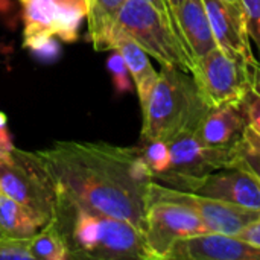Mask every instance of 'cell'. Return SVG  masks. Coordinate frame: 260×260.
Segmentation results:
<instances>
[{
  "mask_svg": "<svg viewBox=\"0 0 260 260\" xmlns=\"http://www.w3.org/2000/svg\"><path fill=\"white\" fill-rule=\"evenodd\" d=\"M111 50H117L122 55L131 75V79L134 81L140 107H143L158 78V72L152 67L149 55L131 37H128L119 29L113 30Z\"/></svg>",
  "mask_w": 260,
  "mask_h": 260,
  "instance_id": "2e32d148",
  "label": "cell"
},
{
  "mask_svg": "<svg viewBox=\"0 0 260 260\" xmlns=\"http://www.w3.org/2000/svg\"><path fill=\"white\" fill-rule=\"evenodd\" d=\"M29 254L32 260H69L67 245L53 221L30 238Z\"/></svg>",
  "mask_w": 260,
  "mask_h": 260,
  "instance_id": "d6986e66",
  "label": "cell"
},
{
  "mask_svg": "<svg viewBox=\"0 0 260 260\" xmlns=\"http://www.w3.org/2000/svg\"><path fill=\"white\" fill-rule=\"evenodd\" d=\"M113 53L107 59L108 72L113 76V84L117 93H126L131 90V75L128 72V67L122 58V55L117 50H111Z\"/></svg>",
  "mask_w": 260,
  "mask_h": 260,
  "instance_id": "7402d4cb",
  "label": "cell"
},
{
  "mask_svg": "<svg viewBox=\"0 0 260 260\" xmlns=\"http://www.w3.org/2000/svg\"><path fill=\"white\" fill-rule=\"evenodd\" d=\"M168 145L171 151V166L165 174L154 178L161 184L178 189L187 180L201 178L218 169L233 168L235 146H207L198 139L195 129L177 134Z\"/></svg>",
  "mask_w": 260,
  "mask_h": 260,
  "instance_id": "ba28073f",
  "label": "cell"
},
{
  "mask_svg": "<svg viewBox=\"0 0 260 260\" xmlns=\"http://www.w3.org/2000/svg\"><path fill=\"white\" fill-rule=\"evenodd\" d=\"M209 232L204 221L187 206L148 193L145 241L149 260H165L178 241Z\"/></svg>",
  "mask_w": 260,
  "mask_h": 260,
  "instance_id": "52a82bcc",
  "label": "cell"
},
{
  "mask_svg": "<svg viewBox=\"0 0 260 260\" xmlns=\"http://www.w3.org/2000/svg\"><path fill=\"white\" fill-rule=\"evenodd\" d=\"M233 166L245 169L260 183V134L250 125L235 145Z\"/></svg>",
  "mask_w": 260,
  "mask_h": 260,
  "instance_id": "ffe728a7",
  "label": "cell"
},
{
  "mask_svg": "<svg viewBox=\"0 0 260 260\" xmlns=\"http://www.w3.org/2000/svg\"><path fill=\"white\" fill-rule=\"evenodd\" d=\"M225 2H230L233 5H241V0H225Z\"/></svg>",
  "mask_w": 260,
  "mask_h": 260,
  "instance_id": "4dcf8cb0",
  "label": "cell"
},
{
  "mask_svg": "<svg viewBox=\"0 0 260 260\" xmlns=\"http://www.w3.org/2000/svg\"><path fill=\"white\" fill-rule=\"evenodd\" d=\"M58 227L69 259L149 260L145 233L128 221L82 209L58 195Z\"/></svg>",
  "mask_w": 260,
  "mask_h": 260,
  "instance_id": "7a4b0ae2",
  "label": "cell"
},
{
  "mask_svg": "<svg viewBox=\"0 0 260 260\" xmlns=\"http://www.w3.org/2000/svg\"><path fill=\"white\" fill-rule=\"evenodd\" d=\"M178 189L260 210V183L242 168H224L184 181Z\"/></svg>",
  "mask_w": 260,
  "mask_h": 260,
  "instance_id": "8fae6325",
  "label": "cell"
},
{
  "mask_svg": "<svg viewBox=\"0 0 260 260\" xmlns=\"http://www.w3.org/2000/svg\"><path fill=\"white\" fill-rule=\"evenodd\" d=\"M0 238H2V236H0Z\"/></svg>",
  "mask_w": 260,
  "mask_h": 260,
  "instance_id": "d6a6232c",
  "label": "cell"
},
{
  "mask_svg": "<svg viewBox=\"0 0 260 260\" xmlns=\"http://www.w3.org/2000/svg\"><path fill=\"white\" fill-rule=\"evenodd\" d=\"M203 2L218 47L241 55L251 64H257L251 50L248 24L242 5H233L225 0Z\"/></svg>",
  "mask_w": 260,
  "mask_h": 260,
  "instance_id": "4fadbf2b",
  "label": "cell"
},
{
  "mask_svg": "<svg viewBox=\"0 0 260 260\" xmlns=\"http://www.w3.org/2000/svg\"><path fill=\"white\" fill-rule=\"evenodd\" d=\"M184 0H166V3L169 5V8H171V12H172V15H174V18H175V12H177V9L181 6V3H183ZM175 21H177V18H175ZM178 26V24H177ZM180 30V29H178ZM181 35V34H180Z\"/></svg>",
  "mask_w": 260,
  "mask_h": 260,
  "instance_id": "f546056e",
  "label": "cell"
},
{
  "mask_svg": "<svg viewBox=\"0 0 260 260\" xmlns=\"http://www.w3.org/2000/svg\"><path fill=\"white\" fill-rule=\"evenodd\" d=\"M0 189L44 227L56 215L58 190L37 152L0 148Z\"/></svg>",
  "mask_w": 260,
  "mask_h": 260,
  "instance_id": "277c9868",
  "label": "cell"
},
{
  "mask_svg": "<svg viewBox=\"0 0 260 260\" xmlns=\"http://www.w3.org/2000/svg\"><path fill=\"white\" fill-rule=\"evenodd\" d=\"M260 64L221 47L212 49L195 62L193 78L209 107L241 101L256 81Z\"/></svg>",
  "mask_w": 260,
  "mask_h": 260,
  "instance_id": "8992f818",
  "label": "cell"
},
{
  "mask_svg": "<svg viewBox=\"0 0 260 260\" xmlns=\"http://www.w3.org/2000/svg\"><path fill=\"white\" fill-rule=\"evenodd\" d=\"M148 193L187 206L204 221L210 232L216 233L239 236L250 224L260 218V210L201 197L193 192L161 184L155 180L149 184Z\"/></svg>",
  "mask_w": 260,
  "mask_h": 260,
  "instance_id": "9c48e42d",
  "label": "cell"
},
{
  "mask_svg": "<svg viewBox=\"0 0 260 260\" xmlns=\"http://www.w3.org/2000/svg\"><path fill=\"white\" fill-rule=\"evenodd\" d=\"M248 120L242 101L210 107L195 129L198 139L212 148H232L241 139Z\"/></svg>",
  "mask_w": 260,
  "mask_h": 260,
  "instance_id": "5bb4252c",
  "label": "cell"
},
{
  "mask_svg": "<svg viewBox=\"0 0 260 260\" xmlns=\"http://www.w3.org/2000/svg\"><path fill=\"white\" fill-rule=\"evenodd\" d=\"M165 260H260V248L239 236L209 232L178 241Z\"/></svg>",
  "mask_w": 260,
  "mask_h": 260,
  "instance_id": "7c38bea8",
  "label": "cell"
},
{
  "mask_svg": "<svg viewBox=\"0 0 260 260\" xmlns=\"http://www.w3.org/2000/svg\"><path fill=\"white\" fill-rule=\"evenodd\" d=\"M55 2L66 3V5H75V6H79V8H84L85 11H88V0H55Z\"/></svg>",
  "mask_w": 260,
  "mask_h": 260,
  "instance_id": "f1b7e54d",
  "label": "cell"
},
{
  "mask_svg": "<svg viewBox=\"0 0 260 260\" xmlns=\"http://www.w3.org/2000/svg\"><path fill=\"white\" fill-rule=\"evenodd\" d=\"M23 5V40L50 35L61 41L78 40L79 26L87 18L88 11L75 5L58 3L55 0H21Z\"/></svg>",
  "mask_w": 260,
  "mask_h": 260,
  "instance_id": "30bf717a",
  "label": "cell"
},
{
  "mask_svg": "<svg viewBox=\"0 0 260 260\" xmlns=\"http://www.w3.org/2000/svg\"><path fill=\"white\" fill-rule=\"evenodd\" d=\"M14 146L9 131H8V117L5 113L0 111V148H11Z\"/></svg>",
  "mask_w": 260,
  "mask_h": 260,
  "instance_id": "83f0119b",
  "label": "cell"
},
{
  "mask_svg": "<svg viewBox=\"0 0 260 260\" xmlns=\"http://www.w3.org/2000/svg\"><path fill=\"white\" fill-rule=\"evenodd\" d=\"M241 239L256 245L257 248H260V218H257L253 224H250L241 235H239Z\"/></svg>",
  "mask_w": 260,
  "mask_h": 260,
  "instance_id": "4316f807",
  "label": "cell"
},
{
  "mask_svg": "<svg viewBox=\"0 0 260 260\" xmlns=\"http://www.w3.org/2000/svg\"><path fill=\"white\" fill-rule=\"evenodd\" d=\"M241 101L247 114L248 125L253 126L260 134V67L257 70L254 84Z\"/></svg>",
  "mask_w": 260,
  "mask_h": 260,
  "instance_id": "cb8c5ba5",
  "label": "cell"
},
{
  "mask_svg": "<svg viewBox=\"0 0 260 260\" xmlns=\"http://www.w3.org/2000/svg\"><path fill=\"white\" fill-rule=\"evenodd\" d=\"M241 5L247 17L250 38L254 41L260 53V0H241Z\"/></svg>",
  "mask_w": 260,
  "mask_h": 260,
  "instance_id": "484cf974",
  "label": "cell"
},
{
  "mask_svg": "<svg viewBox=\"0 0 260 260\" xmlns=\"http://www.w3.org/2000/svg\"><path fill=\"white\" fill-rule=\"evenodd\" d=\"M41 222L20 203L0 192V236L29 239L40 229Z\"/></svg>",
  "mask_w": 260,
  "mask_h": 260,
  "instance_id": "ac0fdd59",
  "label": "cell"
},
{
  "mask_svg": "<svg viewBox=\"0 0 260 260\" xmlns=\"http://www.w3.org/2000/svg\"><path fill=\"white\" fill-rule=\"evenodd\" d=\"M175 18L193 64L218 46L203 0H184L177 9Z\"/></svg>",
  "mask_w": 260,
  "mask_h": 260,
  "instance_id": "9a60e30c",
  "label": "cell"
},
{
  "mask_svg": "<svg viewBox=\"0 0 260 260\" xmlns=\"http://www.w3.org/2000/svg\"><path fill=\"white\" fill-rule=\"evenodd\" d=\"M145 163L151 169L154 178L165 174L171 166V151L168 142L163 140H146L137 146Z\"/></svg>",
  "mask_w": 260,
  "mask_h": 260,
  "instance_id": "44dd1931",
  "label": "cell"
},
{
  "mask_svg": "<svg viewBox=\"0 0 260 260\" xmlns=\"http://www.w3.org/2000/svg\"><path fill=\"white\" fill-rule=\"evenodd\" d=\"M126 0H88V38L99 52L111 50L114 24Z\"/></svg>",
  "mask_w": 260,
  "mask_h": 260,
  "instance_id": "e0dca14e",
  "label": "cell"
},
{
  "mask_svg": "<svg viewBox=\"0 0 260 260\" xmlns=\"http://www.w3.org/2000/svg\"><path fill=\"white\" fill-rule=\"evenodd\" d=\"M29 239L0 238V260H32L29 254Z\"/></svg>",
  "mask_w": 260,
  "mask_h": 260,
  "instance_id": "d4e9b609",
  "label": "cell"
},
{
  "mask_svg": "<svg viewBox=\"0 0 260 260\" xmlns=\"http://www.w3.org/2000/svg\"><path fill=\"white\" fill-rule=\"evenodd\" d=\"M37 154L58 195L82 209L128 221L145 233L146 197L154 175L137 146L55 142Z\"/></svg>",
  "mask_w": 260,
  "mask_h": 260,
  "instance_id": "6da1fadb",
  "label": "cell"
},
{
  "mask_svg": "<svg viewBox=\"0 0 260 260\" xmlns=\"http://www.w3.org/2000/svg\"><path fill=\"white\" fill-rule=\"evenodd\" d=\"M0 192H2V189H0Z\"/></svg>",
  "mask_w": 260,
  "mask_h": 260,
  "instance_id": "1f68e13d",
  "label": "cell"
},
{
  "mask_svg": "<svg viewBox=\"0 0 260 260\" xmlns=\"http://www.w3.org/2000/svg\"><path fill=\"white\" fill-rule=\"evenodd\" d=\"M114 29L131 37L161 66L193 72V61L172 23L146 0H126L119 11Z\"/></svg>",
  "mask_w": 260,
  "mask_h": 260,
  "instance_id": "5b68a950",
  "label": "cell"
},
{
  "mask_svg": "<svg viewBox=\"0 0 260 260\" xmlns=\"http://www.w3.org/2000/svg\"><path fill=\"white\" fill-rule=\"evenodd\" d=\"M209 110L210 107L203 99L192 73L161 66L157 82L142 107L140 142H169L183 131H193Z\"/></svg>",
  "mask_w": 260,
  "mask_h": 260,
  "instance_id": "3957f363",
  "label": "cell"
},
{
  "mask_svg": "<svg viewBox=\"0 0 260 260\" xmlns=\"http://www.w3.org/2000/svg\"><path fill=\"white\" fill-rule=\"evenodd\" d=\"M56 37L50 35H38L27 40H23V46L29 49L32 53L37 55V58L43 61H52L59 55V44L55 41Z\"/></svg>",
  "mask_w": 260,
  "mask_h": 260,
  "instance_id": "603a6c76",
  "label": "cell"
}]
</instances>
